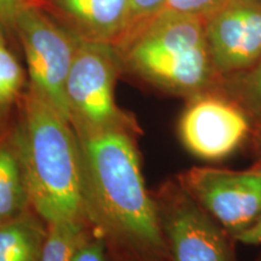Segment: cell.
I'll use <instances>...</instances> for the list:
<instances>
[{
  "mask_svg": "<svg viewBox=\"0 0 261 261\" xmlns=\"http://www.w3.org/2000/svg\"><path fill=\"white\" fill-rule=\"evenodd\" d=\"M254 2H257V3H261V0H254Z\"/></svg>",
  "mask_w": 261,
  "mask_h": 261,
  "instance_id": "cell-24",
  "label": "cell"
},
{
  "mask_svg": "<svg viewBox=\"0 0 261 261\" xmlns=\"http://www.w3.org/2000/svg\"><path fill=\"white\" fill-rule=\"evenodd\" d=\"M204 21L218 75L249 69L261 60V3L230 0Z\"/></svg>",
  "mask_w": 261,
  "mask_h": 261,
  "instance_id": "cell-9",
  "label": "cell"
},
{
  "mask_svg": "<svg viewBox=\"0 0 261 261\" xmlns=\"http://www.w3.org/2000/svg\"><path fill=\"white\" fill-rule=\"evenodd\" d=\"M109 248L103 234L91 225V228L77 247L71 261H109Z\"/></svg>",
  "mask_w": 261,
  "mask_h": 261,
  "instance_id": "cell-16",
  "label": "cell"
},
{
  "mask_svg": "<svg viewBox=\"0 0 261 261\" xmlns=\"http://www.w3.org/2000/svg\"><path fill=\"white\" fill-rule=\"evenodd\" d=\"M179 184L233 238L261 217V173L194 167Z\"/></svg>",
  "mask_w": 261,
  "mask_h": 261,
  "instance_id": "cell-7",
  "label": "cell"
},
{
  "mask_svg": "<svg viewBox=\"0 0 261 261\" xmlns=\"http://www.w3.org/2000/svg\"><path fill=\"white\" fill-rule=\"evenodd\" d=\"M90 228L89 220L48 224L41 261H71Z\"/></svg>",
  "mask_w": 261,
  "mask_h": 261,
  "instance_id": "cell-14",
  "label": "cell"
},
{
  "mask_svg": "<svg viewBox=\"0 0 261 261\" xmlns=\"http://www.w3.org/2000/svg\"><path fill=\"white\" fill-rule=\"evenodd\" d=\"M249 132L240 108L210 93L191 97L179 122L180 139L192 155L218 161L231 155Z\"/></svg>",
  "mask_w": 261,
  "mask_h": 261,
  "instance_id": "cell-8",
  "label": "cell"
},
{
  "mask_svg": "<svg viewBox=\"0 0 261 261\" xmlns=\"http://www.w3.org/2000/svg\"><path fill=\"white\" fill-rule=\"evenodd\" d=\"M115 47L123 71L178 96L203 93L218 76L196 16L163 10Z\"/></svg>",
  "mask_w": 261,
  "mask_h": 261,
  "instance_id": "cell-3",
  "label": "cell"
},
{
  "mask_svg": "<svg viewBox=\"0 0 261 261\" xmlns=\"http://www.w3.org/2000/svg\"><path fill=\"white\" fill-rule=\"evenodd\" d=\"M155 200L169 261H234L224 228L180 184L163 187Z\"/></svg>",
  "mask_w": 261,
  "mask_h": 261,
  "instance_id": "cell-6",
  "label": "cell"
},
{
  "mask_svg": "<svg viewBox=\"0 0 261 261\" xmlns=\"http://www.w3.org/2000/svg\"><path fill=\"white\" fill-rule=\"evenodd\" d=\"M5 40H4V35H3L2 31H0V45H4Z\"/></svg>",
  "mask_w": 261,
  "mask_h": 261,
  "instance_id": "cell-21",
  "label": "cell"
},
{
  "mask_svg": "<svg viewBox=\"0 0 261 261\" xmlns=\"http://www.w3.org/2000/svg\"><path fill=\"white\" fill-rule=\"evenodd\" d=\"M230 0H167L165 11L208 18Z\"/></svg>",
  "mask_w": 261,
  "mask_h": 261,
  "instance_id": "cell-17",
  "label": "cell"
},
{
  "mask_svg": "<svg viewBox=\"0 0 261 261\" xmlns=\"http://www.w3.org/2000/svg\"><path fill=\"white\" fill-rule=\"evenodd\" d=\"M34 0H0V27L14 29L17 16Z\"/></svg>",
  "mask_w": 261,
  "mask_h": 261,
  "instance_id": "cell-19",
  "label": "cell"
},
{
  "mask_svg": "<svg viewBox=\"0 0 261 261\" xmlns=\"http://www.w3.org/2000/svg\"><path fill=\"white\" fill-rule=\"evenodd\" d=\"M234 240L244 244H261V217L254 223L252 226L248 227L246 231L241 232L234 237Z\"/></svg>",
  "mask_w": 261,
  "mask_h": 261,
  "instance_id": "cell-20",
  "label": "cell"
},
{
  "mask_svg": "<svg viewBox=\"0 0 261 261\" xmlns=\"http://www.w3.org/2000/svg\"><path fill=\"white\" fill-rule=\"evenodd\" d=\"M137 136L127 130L76 135L85 215L120 261H169L158 204L140 168Z\"/></svg>",
  "mask_w": 261,
  "mask_h": 261,
  "instance_id": "cell-1",
  "label": "cell"
},
{
  "mask_svg": "<svg viewBox=\"0 0 261 261\" xmlns=\"http://www.w3.org/2000/svg\"><path fill=\"white\" fill-rule=\"evenodd\" d=\"M37 4L81 41L117 46L128 27L129 0H41Z\"/></svg>",
  "mask_w": 261,
  "mask_h": 261,
  "instance_id": "cell-10",
  "label": "cell"
},
{
  "mask_svg": "<svg viewBox=\"0 0 261 261\" xmlns=\"http://www.w3.org/2000/svg\"><path fill=\"white\" fill-rule=\"evenodd\" d=\"M47 224L31 208L0 224V261H41Z\"/></svg>",
  "mask_w": 261,
  "mask_h": 261,
  "instance_id": "cell-12",
  "label": "cell"
},
{
  "mask_svg": "<svg viewBox=\"0 0 261 261\" xmlns=\"http://www.w3.org/2000/svg\"><path fill=\"white\" fill-rule=\"evenodd\" d=\"M238 92L244 104L253 113L261 115V60L244 75Z\"/></svg>",
  "mask_w": 261,
  "mask_h": 261,
  "instance_id": "cell-18",
  "label": "cell"
},
{
  "mask_svg": "<svg viewBox=\"0 0 261 261\" xmlns=\"http://www.w3.org/2000/svg\"><path fill=\"white\" fill-rule=\"evenodd\" d=\"M31 208L23 165L10 127L0 136V224Z\"/></svg>",
  "mask_w": 261,
  "mask_h": 261,
  "instance_id": "cell-11",
  "label": "cell"
},
{
  "mask_svg": "<svg viewBox=\"0 0 261 261\" xmlns=\"http://www.w3.org/2000/svg\"><path fill=\"white\" fill-rule=\"evenodd\" d=\"M28 83L23 68L6 45H0V136L11 127L12 110L18 107Z\"/></svg>",
  "mask_w": 261,
  "mask_h": 261,
  "instance_id": "cell-13",
  "label": "cell"
},
{
  "mask_svg": "<svg viewBox=\"0 0 261 261\" xmlns=\"http://www.w3.org/2000/svg\"><path fill=\"white\" fill-rule=\"evenodd\" d=\"M12 31L24 52L28 87L69 121L65 84L81 40L37 3L22 10Z\"/></svg>",
  "mask_w": 261,
  "mask_h": 261,
  "instance_id": "cell-5",
  "label": "cell"
},
{
  "mask_svg": "<svg viewBox=\"0 0 261 261\" xmlns=\"http://www.w3.org/2000/svg\"><path fill=\"white\" fill-rule=\"evenodd\" d=\"M11 132L35 213L47 225L87 220L79 140L70 122L27 85Z\"/></svg>",
  "mask_w": 261,
  "mask_h": 261,
  "instance_id": "cell-2",
  "label": "cell"
},
{
  "mask_svg": "<svg viewBox=\"0 0 261 261\" xmlns=\"http://www.w3.org/2000/svg\"><path fill=\"white\" fill-rule=\"evenodd\" d=\"M255 171H257V172H259V173H261V169H260V168H256Z\"/></svg>",
  "mask_w": 261,
  "mask_h": 261,
  "instance_id": "cell-22",
  "label": "cell"
},
{
  "mask_svg": "<svg viewBox=\"0 0 261 261\" xmlns=\"http://www.w3.org/2000/svg\"><path fill=\"white\" fill-rule=\"evenodd\" d=\"M39 2H41V0H34V3H39Z\"/></svg>",
  "mask_w": 261,
  "mask_h": 261,
  "instance_id": "cell-23",
  "label": "cell"
},
{
  "mask_svg": "<svg viewBox=\"0 0 261 261\" xmlns=\"http://www.w3.org/2000/svg\"><path fill=\"white\" fill-rule=\"evenodd\" d=\"M166 5H167V0H129L128 27H127L126 35L122 41L161 14L166 9Z\"/></svg>",
  "mask_w": 261,
  "mask_h": 261,
  "instance_id": "cell-15",
  "label": "cell"
},
{
  "mask_svg": "<svg viewBox=\"0 0 261 261\" xmlns=\"http://www.w3.org/2000/svg\"><path fill=\"white\" fill-rule=\"evenodd\" d=\"M122 71L115 46L80 41L65 84L69 122L77 136L110 130L140 135L135 117L115 99V85Z\"/></svg>",
  "mask_w": 261,
  "mask_h": 261,
  "instance_id": "cell-4",
  "label": "cell"
}]
</instances>
